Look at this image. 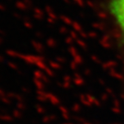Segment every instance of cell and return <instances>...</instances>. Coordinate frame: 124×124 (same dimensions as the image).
Instances as JSON below:
<instances>
[{"mask_svg": "<svg viewBox=\"0 0 124 124\" xmlns=\"http://www.w3.org/2000/svg\"><path fill=\"white\" fill-rule=\"evenodd\" d=\"M108 9L120 30L121 40L124 41V0H110Z\"/></svg>", "mask_w": 124, "mask_h": 124, "instance_id": "obj_1", "label": "cell"}]
</instances>
